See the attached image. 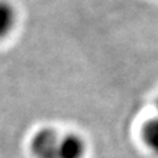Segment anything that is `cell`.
<instances>
[{
	"instance_id": "1",
	"label": "cell",
	"mask_w": 158,
	"mask_h": 158,
	"mask_svg": "<svg viewBox=\"0 0 158 158\" xmlns=\"http://www.w3.org/2000/svg\"><path fill=\"white\" fill-rule=\"evenodd\" d=\"M63 135L53 129H42L33 136L31 150L36 158H61Z\"/></svg>"
},
{
	"instance_id": "2",
	"label": "cell",
	"mask_w": 158,
	"mask_h": 158,
	"mask_svg": "<svg viewBox=\"0 0 158 158\" xmlns=\"http://www.w3.org/2000/svg\"><path fill=\"white\" fill-rule=\"evenodd\" d=\"M16 9L9 2L0 0V40L7 37L16 24Z\"/></svg>"
},
{
	"instance_id": "3",
	"label": "cell",
	"mask_w": 158,
	"mask_h": 158,
	"mask_svg": "<svg viewBox=\"0 0 158 158\" xmlns=\"http://www.w3.org/2000/svg\"><path fill=\"white\" fill-rule=\"evenodd\" d=\"M142 140L149 149L158 156V116L146 121L141 131Z\"/></svg>"
},
{
	"instance_id": "4",
	"label": "cell",
	"mask_w": 158,
	"mask_h": 158,
	"mask_svg": "<svg viewBox=\"0 0 158 158\" xmlns=\"http://www.w3.org/2000/svg\"><path fill=\"white\" fill-rule=\"evenodd\" d=\"M157 111H158V102H157Z\"/></svg>"
}]
</instances>
